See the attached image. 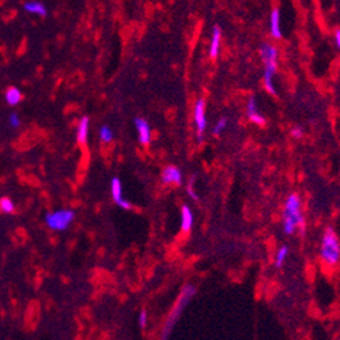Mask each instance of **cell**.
<instances>
[{
    "label": "cell",
    "instance_id": "21",
    "mask_svg": "<svg viewBox=\"0 0 340 340\" xmlns=\"http://www.w3.org/2000/svg\"><path fill=\"white\" fill-rule=\"evenodd\" d=\"M226 125H227V118L223 117L221 120H218V123L214 127V135H221L223 129L226 128Z\"/></svg>",
    "mask_w": 340,
    "mask_h": 340
},
{
    "label": "cell",
    "instance_id": "11",
    "mask_svg": "<svg viewBox=\"0 0 340 340\" xmlns=\"http://www.w3.org/2000/svg\"><path fill=\"white\" fill-rule=\"evenodd\" d=\"M195 217L194 212L191 210V207L187 204H184L181 207V230L188 233L189 230L194 227Z\"/></svg>",
    "mask_w": 340,
    "mask_h": 340
},
{
    "label": "cell",
    "instance_id": "12",
    "mask_svg": "<svg viewBox=\"0 0 340 340\" xmlns=\"http://www.w3.org/2000/svg\"><path fill=\"white\" fill-rule=\"evenodd\" d=\"M270 30H271V35H272L274 38H281L282 37L281 14H279V10H278V8H274L272 12H271Z\"/></svg>",
    "mask_w": 340,
    "mask_h": 340
},
{
    "label": "cell",
    "instance_id": "24",
    "mask_svg": "<svg viewBox=\"0 0 340 340\" xmlns=\"http://www.w3.org/2000/svg\"><path fill=\"white\" fill-rule=\"evenodd\" d=\"M291 135H293L295 139H301V138L304 136V131H302L301 127H294V128L291 129Z\"/></svg>",
    "mask_w": 340,
    "mask_h": 340
},
{
    "label": "cell",
    "instance_id": "23",
    "mask_svg": "<svg viewBox=\"0 0 340 340\" xmlns=\"http://www.w3.org/2000/svg\"><path fill=\"white\" fill-rule=\"evenodd\" d=\"M10 124H11V127H14V128H18V127H19L21 121H19V117H18L17 113H11V114H10Z\"/></svg>",
    "mask_w": 340,
    "mask_h": 340
},
{
    "label": "cell",
    "instance_id": "16",
    "mask_svg": "<svg viewBox=\"0 0 340 340\" xmlns=\"http://www.w3.org/2000/svg\"><path fill=\"white\" fill-rule=\"evenodd\" d=\"M25 10L29 12H34V14H38L41 17H45L47 15V8L42 3H38V1H29V3H25L24 4Z\"/></svg>",
    "mask_w": 340,
    "mask_h": 340
},
{
    "label": "cell",
    "instance_id": "1",
    "mask_svg": "<svg viewBox=\"0 0 340 340\" xmlns=\"http://www.w3.org/2000/svg\"><path fill=\"white\" fill-rule=\"evenodd\" d=\"M196 291H198V287L195 284H192V283H188V284H185L182 287L181 293H180L178 298H177V302L173 306V309L170 311L169 316H168L166 321H165L164 328H162V332H161V340H169L170 335L173 332L176 324L181 318L182 313L185 311L188 304L191 302V299L195 297Z\"/></svg>",
    "mask_w": 340,
    "mask_h": 340
},
{
    "label": "cell",
    "instance_id": "4",
    "mask_svg": "<svg viewBox=\"0 0 340 340\" xmlns=\"http://www.w3.org/2000/svg\"><path fill=\"white\" fill-rule=\"evenodd\" d=\"M320 256L324 263L334 265L340 260V241L332 227H327L321 238Z\"/></svg>",
    "mask_w": 340,
    "mask_h": 340
},
{
    "label": "cell",
    "instance_id": "20",
    "mask_svg": "<svg viewBox=\"0 0 340 340\" xmlns=\"http://www.w3.org/2000/svg\"><path fill=\"white\" fill-rule=\"evenodd\" d=\"M195 178L196 177L195 176H192L191 177V180H189V182H188V188H187V192H188V195L192 198V199L195 200V201H198L199 200V196H198V194L195 192V189H194V187H195Z\"/></svg>",
    "mask_w": 340,
    "mask_h": 340
},
{
    "label": "cell",
    "instance_id": "6",
    "mask_svg": "<svg viewBox=\"0 0 340 340\" xmlns=\"http://www.w3.org/2000/svg\"><path fill=\"white\" fill-rule=\"evenodd\" d=\"M195 124L198 129V139L200 142L203 141V134L207 125V118H205V102L203 100H198L195 104Z\"/></svg>",
    "mask_w": 340,
    "mask_h": 340
},
{
    "label": "cell",
    "instance_id": "14",
    "mask_svg": "<svg viewBox=\"0 0 340 340\" xmlns=\"http://www.w3.org/2000/svg\"><path fill=\"white\" fill-rule=\"evenodd\" d=\"M219 47H221V29L215 26L212 30V38L211 45H210V56L212 59H215L219 53Z\"/></svg>",
    "mask_w": 340,
    "mask_h": 340
},
{
    "label": "cell",
    "instance_id": "7",
    "mask_svg": "<svg viewBox=\"0 0 340 340\" xmlns=\"http://www.w3.org/2000/svg\"><path fill=\"white\" fill-rule=\"evenodd\" d=\"M111 194L112 198L114 200V203L121 207L124 210H131L132 208V204L129 203L128 200H125L123 198V184H121V180L118 177H113L111 181Z\"/></svg>",
    "mask_w": 340,
    "mask_h": 340
},
{
    "label": "cell",
    "instance_id": "3",
    "mask_svg": "<svg viewBox=\"0 0 340 340\" xmlns=\"http://www.w3.org/2000/svg\"><path fill=\"white\" fill-rule=\"evenodd\" d=\"M260 55L264 63V86L271 94H276L272 77L278 67V51L270 44H263L260 48Z\"/></svg>",
    "mask_w": 340,
    "mask_h": 340
},
{
    "label": "cell",
    "instance_id": "8",
    "mask_svg": "<svg viewBox=\"0 0 340 340\" xmlns=\"http://www.w3.org/2000/svg\"><path fill=\"white\" fill-rule=\"evenodd\" d=\"M161 180L164 184H176V185H182V173L181 170L176 166H166L162 170Z\"/></svg>",
    "mask_w": 340,
    "mask_h": 340
},
{
    "label": "cell",
    "instance_id": "5",
    "mask_svg": "<svg viewBox=\"0 0 340 340\" xmlns=\"http://www.w3.org/2000/svg\"><path fill=\"white\" fill-rule=\"evenodd\" d=\"M75 218V212L72 210H57V211L49 212L45 215V223L52 230L56 231H63L68 229L72 221Z\"/></svg>",
    "mask_w": 340,
    "mask_h": 340
},
{
    "label": "cell",
    "instance_id": "13",
    "mask_svg": "<svg viewBox=\"0 0 340 340\" xmlns=\"http://www.w3.org/2000/svg\"><path fill=\"white\" fill-rule=\"evenodd\" d=\"M87 135H88V117L85 116L82 117V120L79 121V125H78L77 131V141L79 144H85L87 142Z\"/></svg>",
    "mask_w": 340,
    "mask_h": 340
},
{
    "label": "cell",
    "instance_id": "2",
    "mask_svg": "<svg viewBox=\"0 0 340 340\" xmlns=\"http://www.w3.org/2000/svg\"><path fill=\"white\" fill-rule=\"evenodd\" d=\"M282 226L284 234L291 235L297 229H304L305 218L301 210V199L297 194H290L284 201L282 214Z\"/></svg>",
    "mask_w": 340,
    "mask_h": 340
},
{
    "label": "cell",
    "instance_id": "9",
    "mask_svg": "<svg viewBox=\"0 0 340 340\" xmlns=\"http://www.w3.org/2000/svg\"><path fill=\"white\" fill-rule=\"evenodd\" d=\"M135 127L136 131H138V138H139V142L142 144H148L150 141H151V128L147 123L144 118L138 117L135 118Z\"/></svg>",
    "mask_w": 340,
    "mask_h": 340
},
{
    "label": "cell",
    "instance_id": "15",
    "mask_svg": "<svg viewBox=\"0 0 340 340\" xmlns=\"http://www.w3.org/2000/svg\"><path fill=\"white\" fill-rule=\"evenodd\" d=\"M6 101L8 105L17 106L22 101V93L17 87H10L6 93Z\"/></svg>",
    "mask_w": 340,
    "mask_h": 340
},
{
    "label": "cell",
    "instance_id": "17",
    "mask_svg": "<svg viewBox=\"0 0 340 340\" xmlns=\"http://www.w3.org/2000/svg\"><path fill=\"white\" fill-rule=\"evenodd\" d=\"M287 255H288V248L286 247V245H283V247H281L279 249H278V252H276V257H275L276 268H282V267H283V264H284L286 258H287Z\"/></svg>",
    "mask_w": 340,
    "mask_h": 340
},
{
    "label": "cell",
    "instance_id": "26",
    "mask_svg": "<svg viewBox=\"0 0 340 340\" xmlns=\"http://www.w3.org/2000/svg\"><path fill=\"white\" fill-rule=\"evenodd\" d=\"M338 340H340V338H339V339H338Z\"/></svg>",
    "mask_w": 340,
    "mask_h": 340
},
{
    "label": "cell",
    "instance_id": "19",
    "mask_svg": "<svg viewBox=\"0 0 340 340\" xmlns=\"http://www.w3.org/2000/svg\"><path fill=\"white\" fill-rule=\"evenodd\" d=\"M100 136L104 142H112V139H113V132H112V129L109 128L108 125H104L100 131Z\"/></svg>",
    "mask_w": 340,
    "mask_h": 340
},
{
    "label": "cell",
    "instance_id": "25",
    "mask_svg": "<svg viewBox=\"0 0 340 340\" xmlns=\"http://www.w3.org/2000/svg\"><path fill=\"white\" fill-rule=\"evenodd\" d=\"M335 42H336V47L340 51V30H336L335 31Z\"/></svg>",
    "mask_w": 340,
    "mask_h": 340
},
{
    "label": "cell",
    "instance_id": "18",
    "mask_svg": "<svg viewBox=\"0 0 340 340\" xmlns=\"http://www.w3.org/2000/svg\"><path fill=\"white\" fill-rule=\"evenodd\" d=\"M14 201H12L10 198H1L0 199V210L6 214H10V212L14 211Z\"/></svg>",
    "mask_w": 340,
    "mask_h": 340
},
{
    "label": "cell",
    "instance_id": "22",
    "mask_svg": "<svg viewBox=\"0 0 340 340\" xmlns=\"http://www.w3.org/2000/svg\"><path fill=\"white\" fill-rule=\"evenodd\" d=\"M147 325V312L146 311H142L141 314H139V327H141L142 329L146 328Z\"/></svg>",
    "mask_w": 340,
    "mask_h": 340
},
{
    "label": "cell",
    "instance_id": "10",
    "mask_svg": "<svg viewBox=\"0 0 340 340\" xmlns=\"http://www.w3.org/2000/svg\"><path fill=\"white\" fill-rule=\"evenodd\" d=\"M247 113L248 118H249L252 123L257 124V125H264V124H265V118L257 112V102L255 100V97H251L249 101H248Z\"/></svg>",
    "mask_w": 340,
    "mask_h": 340
}]
</instances>
